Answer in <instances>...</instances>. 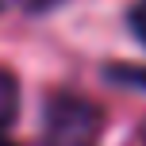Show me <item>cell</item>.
I'll return each mask as SVG.
<instances>
[{"label": "cell", "instance_id": "cell-2", "mask_svg": "<svg viewBox=\"0 0 146 146\" xmlns=\"http://www.w3.org/2000/svg\"><path fill=\"white\" fill-rule=\"evenodd\" d=\"M19 115V81L12 69L0 66V127H12Z\"/></svg>", "mask_w": 146, "mask_h": 146}, {"label": "cell", "instance_id": "cell-1", "mask_svg": "<svg viewBox=\"0 0 146 146\" xmlns=\"http://www.w3.org/2000/svg\"><path fill=\"white\" fill-rule=\"evenodd\" d=\"M104 111L85 96L54 92L42 111V146H100Z\"/></svg>", "mask_w": 146, "mask_h": 146}, {"label": "cell", "instance_id": "cell-6", "mask_svg": "<svg viewBox=\"0 0 146 146\" xmlns=\"http://www.w3.org/2000/svg\"><path fill=\"white\" fill-rule=\"evenodd\" d=\"M0 146H15V142H12V139L4 135V127H0Z\"/></svg>", "mask_w": 146, "mask_h": 146}, {"label": "cell", "instance_id": "cell-5", "mask_svg": "<svg viewBox=\"0 0 146 146\" xmlns=\"http://www.w3.org/2000/svg\"><path fill=\"white\" fill-rule=\"evenodd\" d=\"M23 4H27L31 12H50V8L58 4V0H23Z\"/></svg>", "mask_w": 146, "mask_h": 146}, {"label": "cell", "instance_id": "cell-3", "mask_svg": "<svg viewBox=\"0 0 146 146\" xmlns=\"http://www.w3.org/2000/svg\"><path fill=\"white\" fill-rule=\"evenodd\" d=\"M108 77L115 81V85H146V73L139 66H111Z\"/></svg>", "mask_w": 146, "mask_h": 146}, {"label": "cell", "instance_id": "cell-7", "mask_svg": "<svg viewBox=\"0 0 146 146\" xmlns=\"http://www.w3.org/2000/svg\"><path fill=\"white\" fill-rule=\"evenodd\" d=\"M142 146H146V139H142Z\"/></svg>", "mask_w": 146, "mask_h": 146}, {"label": "cell", "instance_id": "cell-4", "mask_svg": "<svg viewBox=\"0 0 146 146\" xmlns=\"http://www.w3.org/2000/svg\"><path fill=\"white\" fill-rule=\"evenodd\" d=\"M127 23H131L135 38L146 46V0H139V4H131V12H127Z\"/></svg>", "mask_w": 146, "mask_h": 146}]
</instances>
